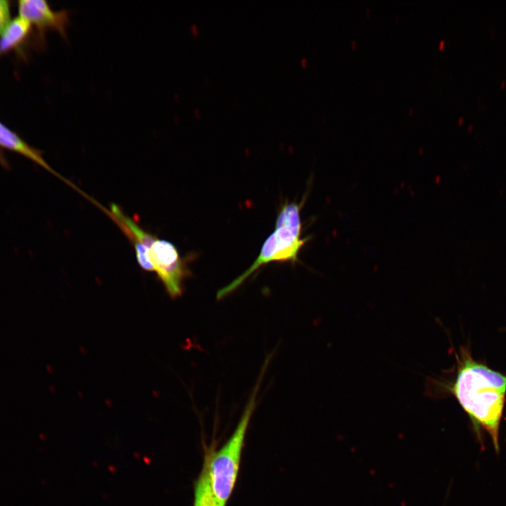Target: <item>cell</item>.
I'll return each instance as SVG.
<instances>
[{"instance_id":"obj_7","label":"cell","mask_w":506,"mask_h":506,"mask_svg":"<svg viewBox=\"0 0 506 506\" xmlns=\"http://www.w3.org/2000/svg\"><path fill=\"white\" fill-rule=\"evenodd\" d=\"M32 25L18 16L9 22L0 36V55L20 46L31 32Z\"/></svg>"},{"instance_id":"obj_6","label":"cell","mask_w":506,"mask_h":506,"mask_svg":"<svg viewBox=\"0 0 506 506\" xmlns=\"http://www.w3.org/2000/svg\"><path fill=\"white\" fill-rule=\"evenodd\" d=\"M0 148L15 153L34 162L58 177L61 178L44 160L41 153L29 145L16 134L0 122Z\"/></svg>"},{"instance_id":"obj_3","label":"cell","mask_w":506,"mask_h":506,"mask_svg":"<svg viewBox=\"0 0 506 506\" xmlns=\"http://www.w3.org/2000/svg\"><path fill=\"white\" fill-rule=\"evenodd\" d=\"M266 364L233 434L219 450L209 453L205 459L212 490L221 506H226L237 481L246 432L256 406V396Z\"/></svg>"},{"instance_id":"obj_1","label":"cell","mask_w":506,"mask_h":506,"mask_svg":"<svg viewBox=\"0 0 506 506\" xmlns=\"http://www.w3.org/2000/svg\"><path fill=\"white\" fill-rule=\"evenodd\" d=\"M453 380L434 381L435 389L453 395L469 417L477 435L484 429L499 452V432L506 401V375L474 359L467 346L455 353Z\"/></svg>"},{"instance_id":"obj_9","label":"cell","mask_w":506,"mask_h":506,"mask_svg":"<svg viewBox=\"0 0 506 506\" xmlns=\"http://www.w3.org/2000/svg\"><path fill=\"white\" fill-rule=\"evenodd\" d=\"M10 22V2L0 0V36Z\"/></svg>"},{"instance_id":"obj_4","label":"cell","mask_w":506,"mask_h":506,"mask_svg":"<svg viewBox=\"0 0 506 506\" xmlns=\"http://www.w3.org/2000/svg\"><path fill=\"white\" fill-rule=\"evenodd\" d=\"M148 250L154 272L168 294L173 299L181 297L183 292V280L191 275L186 259L181 257L173 243L156 236Z\"/></svg>"},{"instance_id":"obj_8","label":"cell","mask_w":506,"mask_h":506,"mask_svg":"<svg viewBox=\"0 0 506 506\" xmlns=\"http://www.w3.org/2000/svg\"><path fill=\"white\" fill-rule=\"evenodd\" d=\"M193 506H221L212 490L205 462L195 485Z\"/></svg>"},{"instance_id":"obj_5","label":"cell","mask_w":506,"mask_h":506,"mask_svg":"<svg viewBox=\"0 0 506 506\" xmlns=\"http://www.w3.org/2000/svg\"><path fill=\"white\" fill-rule=\"evenodd\" d=\"M18 8L19 16L34 25L41 34L47 30H53L66 38L69 24L67 11H54L42 0H21L18 1Z\"/></svg>"},{"instance_id":"obj_2","label":"cell","mask_w":506,"mask_h":506,"mask_svg":"<svg viewBox=\"0 0 506 506\" xmlns=\"http://www.w3.org/2000/svg\"><path fill=\"white\" fill-rule=\"evenodd\" d=\"M301 203L286 202L277 215L275 229L264 242L252 265L240 275L219 290L217 299L228 295L261 266L273 261H298L299 253L308 238H301L300 209Z\"/></svg>"}]
</instances>
